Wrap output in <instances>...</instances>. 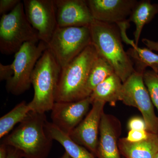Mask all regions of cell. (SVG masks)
<instances>
[{
  "label": "cell",
  "mask_w": 158,
  "mask_h": 158,
  "mask_svg": "<svg viewBox=\"0 0 158 158\" xmlns=\"http://www.w3.org/2000/svg\"><path fill=\"white\" fill-rule=\"evenodd\" d=\"M45 113L31 111L1 143L19 151L23 158H47L53 140L47 130Z\"/></svg>",
  "instance_id": "cell-1"
},
{
  "label": "cell",
  "mask_w": 158,
  "mask_h": 158,
  "mask_svg": "<svg viewBox=\"0 0 158 158\" xmlns=\"http://www.w3.org/2000/svg\"><path fill=\"white\" fill-rule=\"evenodd\" d=\"M90 29L91 44L99 56L110 62L115 73L124 83L135 70L131 59L123 48L118 27L94 20Z\"/></svg>",
  "instance_id": "cell-2"
},
{
  "label": "cell",
  "mask_w": 158,
  "mask_h": 158,
  "mask_svg": "<svg viewBox=\"0 0 158 158\" xmlns=\"http://www.w3.org/2000/svg\"><path fill=\"white\" fill-rule=\"evenodd\" d=\"M98 56L94 47L90 44L61 69L56 102H75L86 98L85 89L88 76Z\"/></svg>",
  "instance_id": "cell-3"
},
{
  "label": "cell",
  "mask_w": 158,
  "mask_h": 158,
  "mask_svg": "<svg viewBox=\"0 0 158 158\" xmlns=\"http://www.w3.org/2000/svg\"><path fill=\"white\" fill-rule=\"evenodd\" d=\"M61 68L50 51L47 49L37 61L32 76L33 99L28 104L31 111L45 113L56 102V91Z\"/></svg>",
  "instance_id": "cell-4"
},
{
  "label": "cell",
  "mask_w": 158,
  "mask_h": 158,
  "mask_svg": "<svg viewBox=\"0 0 158 158\" xmlns=\"http://www.w3.org/2000/svg\"><path fill=\"white\" fill-rule=\"evenodd\" d=\"M38 33L26 17L22 2L0 21V52L5 55L16 53L27 42L38 43Z\"/></svg>",
  "instance_id": "cell-5"
},
{
  "label": "cell",
  "mask_w": 158,
  "mask_h": 158,
  "mask_svg": "<svg viewBox=\"0 0 158 158\" xmlns=\"http://www.w3.org/2000/svg\"><path fill=\"white\" fill-rule=\"evenodd\" d=\"M90 44V26L58 27L47 45L62 69Z\"/></svg>",
  "instance_id": "cell-6"
},
{
  "label": "cell",
  "mask_w": 158,
  "mask_h": 158,
  "mask_svg": "<svg viewBox=\"0 0 158 158\" xmlns=\"http://www.w3.org/2000/svg\"><path fill=\"white\" fill-rule=\"evenodd\" d=\"M48 48L42 41L38 43L27 42L15 54L12 63L14 74L6 81L8 93L19 95L29 90L32 85V76L37 61Z\"/></svg>",
  "instance_id": "cell-7"
},
{
  "label": "cell",
  "mask_w": 158,
  "mask_h": 158,
  "mask_svg": "<svg viewBox=\"0 0 158 158\" xmlns=\"http://www.w3.org/2000/svg\"><path fill=\"white\" fill-rule=\"evenodd\" d=\"M143 74L135 71L123 83L119 101L126 106L137 108L145 122L147 131L158 134V116L144 84Z\"/></svg>",
  "instance_id": "cell-8"
},
{
  "label": "cell",
  "mask_w": 158,
  "mask_h": 158,
  "mask_svg": "<svg viewBox=\"0 0 158 158\" xmlns=\"http://www.w3.org/2000/svg\"><path fill=\"white\" fill-rule=\"evenodd\" d=\"M23 2L26 17L40 41L48 44L58 27L55 0H23Z\"/></svg>",
  "instance_id": "cell-9"
},
{
  "label": "cell",
  "mask_w": 158,
  "mask_h": 158,
  "mask_svg": "<svg viewBox=\"0 0 158 158\" xmlns=\"http://www.w3.org/2000/svg\"><path fill=\"white\" fill-rule=\"evenodd\" d=\"M92 104L90 97L77 101L56 102L51 110L52 123L69 135L87 116Z\"/></svg>",
  "instance_id": "cell-10"
},
{
  "label": "cell",
  "mask_w": 158,
  "mask_h": 158,
  "mask_svg": "<svg viewBox=\"0 0 158 158\" xmlns=\"http://www.w3.org/2000/svg\"><path fill=\"white\" fill-rule=\"evenodd\" d=\"M106 104L102 102H93L87 116L69 135L74 141L86 148L96 157L100 125Z\"/></svg>",
  "instance_id": "cell-11"
},
{
  "label": "cell",
  "mask_w": 158,
  "mask_h": 158,
  "mask_svg": "<svg viewBox=\"0 0 158 158\" xmlns=\"http://www.w3.org/2000/svg\"><path fill=\"white\" fill-rule=\"evenodd\" d=\"M95 20L118 24L127 20V17L138 2L136 0H88Z\"/></svg>",
  "instance_id": "cell-12"
},
{
  "label": "cell",
  "mask_w": 158,
  "mask_h": 158,
  "mask_svg": "<svg viewBox=\"0 0 158 158\" xmlns=\"http://www.w3.org/2000/svg\"><path fill=\"white\" fill-rule=\"evenodd\" d=\"M60 27H89L94 20L86 0H55Z\"/></svg>",
  "instance_id": "cell-13"
},
{
  "label": "cell",
  "mask_w": 158,
  "mask_h": 158,
  "mask_svg": "<svg viewBox=\"0 0 158 158\" xmlns=\"http://www.w3.org/2000/svg\"><path fill=\"white\" fill-rule=\"evenodd\" d=\"M117 132L113 118L104 113L100 125L97 158H121L117 143Z\"/></svg>",
  "instance_id": "cell-14"
},
{
  "label": "cell",
  "mask_w": 158,
  "mask_h": 158,
  "mask_svg": "<svg viewBox=\"0 0 158 158\" xmlns=\"http://www.w3.org/2000/svg\"><path fill=\"white\" fill-rule=\"evenodd\" d=\"M118 146L125 158H155L158 153V135L151 133L146 140L135 143L121 138Z\"/></svg>",
  "instance_id": "cell-15"
},
{
  "label": "cell",
  "mask_w": 158,
  "mask_h": 158,
  "mask_svg": "<svg viewBox=\"0 0 158 158\" xmlns=\"http://www.w3.org/2000/svg\"><path fill=\"white\" fill-rule=\"evenodd\" d=\"M122 86L121 79L114 73L99 84L89 97L92 102L94 101L108 102L110 106H114L120 100Z\"/></svg>",
  "instance_id": "cell-16"
},
{
  "label": "cell",
  "mask_w": 158,
  "mask_h": 158,
  "mask_svg": "<svg viewBox=\"0 0 158 158\" xmlns=\"http://www.w3.org/2000/svg\"><path fill=\"white\" fill-rule=\"evenodd\" d=\"M158 13V4H152L148 0L138 2L128 20L135 25L134 33L135 44L138 46L140 36L144 26L151 21Z\"/></svg>",
  "instance_id": "cell-17"
},
{
  "label": "cell",
  "mask_w": 158,
  "mask_h": 158,
  "mask_svg": "<svg viewBox=\"0 0 158 158\" xmlns=\"http://www.w3.org/2000/svg\"><path fill=\"white\" fill-rule=\"evenodd\" d=\"M46 128L53 140L61 144L71 158H97L90 151L74 141L52 122L47 121Z\"/></svg>",
  "instance_id": "cell-18"
},
{
  "label": "cell",
  "mask_w": 158,
  "mask_h": 158,
  "mask_svg": "<svg viewBox=\"0 0 158 158\" xmlns=\"http://www.w3.org/2000/svg\"><path fill=\"white\" fill-rule=\"evenodd\" d=\"M115 73L112 65L106 59L99 56L94 62L86 84L85 98L90 96L94 89Z\"/></svg>",
  "instance_id": "cell-19"
},
{
  "label": "cell",
  "mask_w": 158,
  "mask_h": 158,
  "mask_svg": "<svg viewBox=\"0 0 158 158\" xmlns=\"http://www.w3.org/2000/svg\"><path fill=\"white\" fill-rule=\"evenodd\" d=\"M134 64L135 71L143 74L147 67L158 73V55L148 48H141L137 46L127 52Z\"/></svg>",
  "instance_id": "cell-20"
},
{
  "label": "cell",
  "mask_w": 158,
  "mask_h": 158,
  "mask_svg": "<svg viewBox=\"0 0 158 158\" xmlns=\"http://www.w3.org/2000/svg\"><path fill=\"white\" fill-rule=\"evenodd\" d=\"M31 110L28 103L21 102L0 118V138L6 137L18 123H20Z\"/></svg>",
  "instance_id": "cell-21"
},
{
  "label": "cell",
  "mask_w": 158,
  "mask_h": 158,
  "mask_svg": "<svg viewBox=\"0 0 158 158\" xmlns=\"http://www.w3.org/2000/svg\"><path fill=\"white\" fill-rule=\"evenodd\" d=\"M143 77L153 104L158 113V73L152 70H146L143 73Z\"/></svg>",
  "instance_id": "cell-22"
},
{
  "label": "cell",
  "mask_w": 158,
  "mask_h": 158,
  "mask_svg": "<svg viewBox=\"0 0 158 158\" xmlns=\"http://www.w3.org/2000/svg\"><path fill=\"white\" fill-rule=\"evenodd\" d=\"M150 133L147 130H131L129 131L127 136L124 138L128 142H140L148 139Z\"/></svg>",
  "instance_id": "cell-23"
},
{
  "label": "cell",
  "mask_w": 158,
  "mask_h": 158,
  "mask_svg": "<svg viewBox=\"0 0 158 158\" xmlns=\"http://www.w3.org/2000/svg\"><path fill=\"white\" fill-rule=\"evenodd\" d=\"M127 128L131 130H147L146 123L143 117L135 116L130 118L127 123Z\"/></svg>",
  "instance_id": "cell-24"
},
{
  "label": "cell",
  "mask_w": 158,
  "mask_h": 158,
  "mask_svg": "<svg viewBox=\"0 0 158 158\" xmlns=\"http://www.w3.org/2000/svg\"><path fill=\"white\" fill-rule=\"evenodd\" d=\"M21 2L20 0H1L0 14L2 15L7 14L8 11L13 10Z\"/></svg>",
  "instance_id": "cell-25"
},
{
  "label": "cell",
  "mask_w": 158,
  "mask_h": 158,
  "mask_svg": "<svg viewBox=\"0 0 158 158\" xmlns=\"http://www.w3.org/2000/svg\"><path fill=\"white\" fill-rule=\"evenodd\" d=\"M14 74V69L12 63L5 65L0 63V80L7 81L12 77Z\"/></svg>",
  "instance_id": "cell-26"
},
{
  "label": "cell",
  "mask_w": 158,
  "mask_h": 158,
  "mask_svg": "<svg viewBox=\"0 0 158 158\" xmlns=\"http://www.w3.org/2000/svg\"><path fill=\"white\" fill-rule=\"evenodd\" d=\"M142 42L148 48H149L151 50L158 52V42L153 41L147 38H144L142 39Z\"/></svg>",
  "instance_id": "cell-27"
},
{
  "label": "cell",
  "mask_w": 158,
  "mask_h": 158,
  "mask_svg": "<svg viewBox=\"0 0 158 158\" xmlns=\"http://www.w3.org/2000/svg\"><path fill=\"white\" fill-rule=\"evenodd\" d=\"M21 153L14 148L8 146V155L7 158H23Z\"/></svg>",
  "instance_id": "cell-28"
},
{
  "label": "cell",
  "mask_w": 158,
  "mask_h": 158,
  "mask_svg": "<svg viewBox=\"0 0 158 158\" xmlns=\"http://www.w3.org/2000/svg\"><path fill=\"white\" fill-rule=\"evenodd\" d=\"M8 155V146L1 143L0 145V158H7Z\"/></svg>",
  "instance_id": "cell-29"
},
{
  "label": "cell",
  "mask_w": 158,
  "mask_h": 158,
  "mask_svg": "<svg viewBox=\"0 0 158 158\" xmlns=\"http://www.w3.org/2000/svg\"><path fill=\"white\" fill-rule=\"evenodd\" d=\"M59 158H71L69 156L68 154L66 152L64 153L62 156L60 157Z\"/></svg>",
  "instance_id": "cell-30"
},
{
  "label": "cell",
  "mask_w": 158,
  "mask_h": 158,
  "mask_svg": "<svg viewBox=\"0 0 158 158\" xmlns=\"http://www.w3.org/2000/svg\"><path fill=\"white\" fill-rule=\"evenodd\" d=\"M155 158H158V153L156 155V156L155 157Z\"/></svg>",
  "instance_id": "cell-31"
},
{
  "label": "cell",
  "mask_w": 158,
  "mask_h": 158,
  "mask_svg": "<svg viewBox=\"0 0 158 158\" xmlns=\"http://www.w3.org/2000/svg\"></svg>",
  "instance_id": "cell-32"
}]
</instances>
